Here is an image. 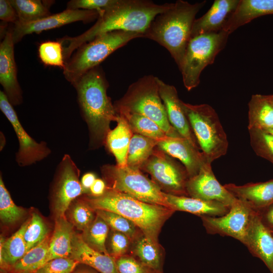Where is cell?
<instances>
[{
    "mask_svg": "<svg viewBox=\"0 0 273 273\" xmlns=\"http://www.w3.org/2000/svg\"><path fill=\"white\" fill-rule=\"evenodd\" d=\"M73 226L65 215L55 218L54 230L49 245V261L56 258L70 257L74 233Z\"/></svg>",
    "mask_w": 273,
    "mask_h": 273,
    "instance_id": "26",
    "label": "cell"
},
{
    "mask_svg": "<svg viewBox=\"0 0 273 273\" xmlns=\"http://www.w3.org/2000/svg\"><path fill=\"white\" fill-rule=\"evenodd\" d=\"M130 240L126 235L113 230L110 240V255L115 260L124 256L127 251Z\"/></svg>",
    "mask_w": 273,
    "mask_h": 273,
    "instance_id": "44",
    "label": "cell"
},
{
    "mask_svg": "<svg viewBox=\"0 0 273 273\" xmlns=\"http://www.w3.org/2000/svg\"><path fill=\"white\" fill-rule=\"evenodd\" d=\"M224 187L236 199L255 211L273 204V179L242 186L228 184Z\"/></svg>",
    "mask_w": 273,
    "mask_h": 273,
    "instance_id": "22",
    "label": "cell"
},
{
    "mask_svg": "<svg viewBox=\"0 0 273 273\" xmlns=\"http://www.w3.org/2000/svg\"><path fill=\"white\" fill-rule=\"evenodd\" d=\"M101 169L109 183L108 188L146 203L170 208L164 192L154 181L145 176L139 168L106 164Z\"/></svg>",
    "mask_w": 273,
    "mask_h": 273,
    "instance_id": "9",
    "label": "cell"
},
{
    "mask_svg": "<svg viewBox=\"0 0 273 273\" xmlns=\"http://www.w3.org/2000/svg\"><path fill=\"white\" fill-rule=\"evenodd\" d=\"M24 214V210L14 203L1 176L0 217L1 220L6 224H12L19 220Z\"/></svg>",
    "mask_w": 273,
    "mask_h": 273,
    "instance_id": "35",
    "label": "cell"
},
{
    "mask_svg": "<svg viewBox=\"0 0 273 273\" xmlns=\"http://www.w3.org/2000/svg\"><path fill=\"white\" fill-rule=\"evenodd\" d=\"M106 189L105 181L100 178H97L90 187L89 191L92 196L99 197L105 193Z\"/></svg>",
    "mask_w": 273,
    "mask_h": 273,
    "instance_id": "47",
    "label": "cell"
},
{
    "mask_svg": "<svg viewBox=\"0 0 273 273\" xmlns=\"http://www.w3.org/2000/svg\"><path fill=\"white\" fill-rule=\"evenodd\" d=\"M171 209L188 212L201 216H220L226 214L230 208L219 202L208 201L189 196L164 193Z\"/></svg>",
    "mask_w": 273,
    "mask_h": 273,
    "instance_id": "24",
    "label": "cell"
},
{
    "mask_svg": "<svg viewBox=\"0 0 273 273\" xmlns=\"http://www.w3.org/2000/svg\"><path fill=\"white\" fill-rule=\"evenodd\" d=\"M206 1L191 4L178 0L157 16L145 32L144 38L154 40L170 54L179 69L182 65L193 25L198 12Z\"/></svg>",
    "mask_w": 273,
    "mask_h": 273,
    "instance_id": "3",
    "label": "cell"
},
{
    "mask_svg": "<svg viewBox=\"0 0 273 273\" xmlns=\"http://www.w3.org/2000/svg\"><path fill=\"white\" fill-rule=\"evenodd\" d=\"M99 13L86 10H68L51 15L41 19L28 23H15L12 29L14 43L19 42L26 35L39 33L44 30L58 28L77 21L88 23L98 19Z\"/></svg>",
    "mask_w": 273,
    "mask_h": 273,
    "instance_id": "14",
    "label": "cell"
},
{
    "mask_svg": "<svg viewBox=\"0 0 273 273\" xmlns=\"http://www.w3.org/2000/svg\"><path fill=\"white\" fill-rule=\"evenodd\" d=\"M84 199L94 210L111 211L129 219L145 236L156 243L162 226L175 211L163 206L143 202L107 187L102 195Z\"/></svg>",
    "mask_w": 273,
    "mask_h": 273,
    "instance_id": "4",
    "label": "cell"
},
{
    "mask_svg": "<svg viewBox=\"0 0 273 273\" xmlns=\"http://www.w3.org/2000/svg\"><path fill=\"white\" fill-rule=\"evenodd\" d=\"M49 235L48 229L42 218L33 213L24 234L27 252L41 243Z\"/></svg>",
    "mask_w": 273,
    "mask_h": 273,
    "instance_id": "37",
    "label": "cell"
},
{
    "mask_svg": "<svg viewBox=\"0 0 273 273\" xmlns=\"http://www.w3.org/2000/svg\"><path fill=\"white\" fill-rule=\"evenodd\" d=\"M73 273H96V272L94 271H92L90 270H87V269H82V270H77Z\"/></svg>",
    "mask_w": 273,
    "mask_h": 273,
    "instance_id": "49",
    "label": "cell"
},
{
    "mask_svg": "<svg viewBox=\"0 0 273 273\" xmlns=\"http://www.w3.org/2000/svg\"><path fill=\"white\" fill-rule=\"evenodd\" d=\"M172 5V3L156 4L148 0H118L100 15L95 24L86 31L75 37L66 36L58 40L62 46L65 62L75 50L101 34L117 30L144 34L154 18Z\"/></svg>",
    "mask_w": 273,
    "mask_h": 273,
    "instance_id": "1",
    "label": "cell"
},
{
    "mask_svg": "<svg viewBox=\"0 0 273 273\" xmlns=\"http://www.w3.org/2000/svg\"><path fill=\"white\" fill-rule=\"evenodd\" d=\"M198 145L206 160L211 163L226 154V134L215 110L209 105H192L181 101Z\"/></svg>",
    "mask_w": 273,
    "mask_h": 273,
    "instance_id": "7",
    "label": "cell"
},
{
    "mask_svg": "<svg viewBox=\"0 0 273 273\" xmlns=\"http://www.w3.org/2000/svg\"><path fill=\"white\" fill-rule=\"evenodd\" d=\"M157 147L167 155L180 160L189 178L196 175L207 162L202 153L183 137L168 136L159 141Z\"/></svg>",
    "mask_w": 273,
    "mask_h": 273,
    "instance_id": "18",
    "label": "cell"
},
{
    "mask_svg": "<svg viewBox=\"0 0 273 273\" xmlns=\"http://www.w3.org/2000/svg\"><path fill=\"white\" fill-rule=\"evenodd\" d=\"M254 256L261 259L273 273V233L261 222L255 211L243 243Z\"/></svg>",
    "mask_w": 273,
    "mask_h": 273,
    "instance_id": "19",
    "label": "cell"
},
{
    "mask_svg": "<svg viewBox=\"0 0 273 273\" xmlns=\"http://www.w3.org/2000/svg\"><path fill=\"white\" fill-rule=\"evenodd\" d=\"M134 251L141 262L151 269L161 272V257L158 243L144 235L138 240Z\"/></svg>",
    "mask_w": 273,
    "mask_h": 273,
    "instance_id": "34",
    "label": "cell"
},
{
    "mask_svg": "<svg viewBox=\"0 0 273 273\" xmlns=\"http://www.w3.org/2000/svg\"><path fill=\"white\" fill-rule=\"evenodd\" d=\"M109 228L107 223L96 214L94 220L83 231L81 236L90 247L103 254L110 255L106 248Z\"/></svg>",
    "mask_w": 273,
    "mask_h": 273,
    "instance_id": "32",
    "label": "cell"
},
{
    "mask_svg": "<svg viewBox=\"0 0 273 273\" xmlns=\"http://www.w3.org/2000/svg\"><path fill=\"white\" fill-rule=\"evenodd\" d=\"M27 219L9 238H1L0 261L1 269L8 271L27 252L24 234L29 223Z\"/></svg>",
    "mask_w": 273,
    "mask_h": 273,
    "instance_id": "27",
    "label": "cell"
},
{
    "mask_svg": "<svg viewBox=\"0 0 273 273\" xmlns=\"http://www.w3.org/2000/svg\"><path fill=\"white\" fill-rule=\"evenodd\" d=\"M96 214L103 219L112 230L121 233L130 240L136 237L140 230L132 221L117 213L103 210H95Z\"/></svg>",
    "mask_w": 273,
    "mask_h": 273,
    "instance_id": "36",
    "label": "cell"
},
{
    "mask_svg": "<svg viewBox=\"0 0 273 273\" xmlns=\"http://www.w3.org/2000/svg\"><path fill=\"white\" fill-rule=\"evenodd\" d=\"M0 19L14 24L18 21L17 13L9 0L0 1Z\"/></svg>",
    "mask_w": 273,
    "mask_h": 273,
    "instance_id": "45",
    "label": "cell"
},
{
    "mask_svg": "<svg viewBox=\"0 0 273 273\" xmlns=\"http://www.w3.org/2000/svg\"><path fill=\"white\" fill-rule=\"evenodd\" d=\"M16 10L17 22L28 23L34 22L51 15L49 7L51 1L41 0H9Z\"/></svg>",
    "mask_w": 273,
    "mask_h": 273,
    "instance_id": "31",
    "label": "cell"
},
{
    "mask_svg": "<svg viewBox=\"0 0 273 273\" xmlns=\"http://www.w3.org/2000/svg\"><path fill=\"white\" fill-rule=\"evenodd\" d=\"M7 271L3 269H1V273H7Z\"/></svg>",
    "mask_w": 273,
    "mask_h": 273,
    "instance_id": "52",
    "label": "cell"
},
{
    "mask_svg": "<svg viewBox=\"0 0 273 273\" xmlns=\"http://www.w3.org/2000/svg\"><path fill=\"white\" fill-rule=\"evenodd\" d=\"M255 211L262 224L273 233V204Z\"/></svg>",
    "mask_w": 273,
    "mask_h": 273,
    "instance_id": "46",
    "label": "cell"
},
{
    "mask_svg": "<svg viewBox=\"0 0 273 273\" xmlns=\"http://www.w3.org/2000/svg\"><path fill=\"white\" fill-rule=\"evenodd\" d=\"M0 109L12 125L18 138L19 148L16 154V161L18 165H31L42 160L51 153L46 142L37 143L25 130L3 91L0 92Z\"/></svg>",
    "mask_w": 273,
    "mask_h": 273,
    "instance_id": "13",
    "label": "cell"
},
{
    "mask_svg": "<svg viewBox=\"0 0 273 273\" xmlns=\"http://www.w3.org/2000/svg\"><path fill=\"white\" fill-rule=\"evenodd\" d=\"M159 92L168 120L179 135L199 149L196 138L178 96L175 87L157 78Z\"/></svg>",
    "mask_w": 273,
    "mask_h": 273,
    "instance_id": "17",
    "label": "cell"
},
{
    "mask_svg": "<svg viewBox=\"0 0 273 273\" xmlns=\"http://www.w3.org/2000/svg\"><path fill=\"white\" fill-rule=\"evenodd\" d=\"M94 211L84 199L78 200L70 210V222L78 230L83 231L95 219Z\"/></svg>",
    "mask_w": 273,
    "mask_h": 273,
    "instance_id": "40",
    "label": "cell"
},
{
    "mask_svg": "<svg viewBox=\"0 0 273 273\" xmlns=\"http://www.w3.org/2000/svg\"><path fill=\"white\" fill-rule=\"evenodd\" d=\"M79 263L70 257H60L52 259L33 273H72Z\"/></svg>",
    "mask_w": 273,
    "mask_h": 273,
    "instance_id": "41",
    "label": "cell"
},
{
    "mask_svg": "<svg viewBox=\"0 0 273 273\" xmlns=\"http://www.w3.org/2000/svg\"><path fill=\"white\" fill-rule=\"evenodd\" d=\"M271 14H273V0H239L222 30L231 34L253 19Z\"/></svg>",
    "mask_w": 273,
    "mask_h": 273,
    "instance_id": "23",
    "label": "cell"
},
{
    "mask_svg": "<svg viewBox=\"0 0 273 273\" xmlns=\"http://www.w3.org/2000/svg\"><path fill=\"white\" fill-rule=\"evenodd\" d=\"M255 211L238 200L229 211L220 216H203V224L207 232L232 237L244 243L246 233Z\"/></svg>",
    "mask_w": 273,
    "mask_h": 273,
    "instance_id": "11",
    "label": "cell"
},
{
    "mask_svg": "<svg viewBox=\"0 0 273 273\" xmlns=\"http://www.w3.org/2000/svg\"><path fill=\"white\" fill-rule=\"evenodd\" d=\"M144 37L137 32L117 30L95 37L79 47L65 63L63 74L72 85L90 69L100 64L110 54L132 39Z\"/></svg>",
    "mask_w": 273,
    "mask_h": 273,
    "instance_id": "6",
    "label": "cell"
},
{
    "mask_svg": "<svg viewBox=\"0 0 273 273\" xmlns=\"http://www.w3.org/2000/svg\"><path fill=\"white\" fill-rule=\"evenodd\" d=\"M78 104L89 134V148L97 149L105 144L111 121H116L114 104L107 94L108 83L99 66L81 76L73 85Z\"/></svg>",
    "mask_w": 273,
    "mask_h": 273,
    "instance_id": "2",
    "label": "cell"
},
{
    "mask_svg": "<svg viewBox=\"0 0 273 273\" xmlns=\"http://www.w3.org/2000/svg\"><path fill=\"white\" fill-rule=\"evenodd\" d=\"M38 56L46 65L59 67L63 70L65 67L63 48L59 40L42 42L38 48Z\"/></svg>",
    "mask_w": 273,
    "mask_h": 273,
    "instance_id": "39",
    "label": "cell"
},
{
    "mask_svg": "<svg viewBox=\"0 0 273 273\" xmlns=\"http://www.w3.org/2000/svg\"><path fill=\"white\" fill-rule=\"evenodd\" d=\"M230 35L222 30L190 38L179 69L184 85L188 90L199 85L201 72L213 63L216 56L225 47Z\"/></svg>",
    "mask_w": 273,
    "mask_h": 273,
    "instance_id": "8",
    "label": "cell"
},
{
    "mask_svg": "<svg viewBox=\"0 0 273 273\" xmlns=\"http://www.w3.org/2000/svg\"><path fill=\"white\" fill-rule=\"evenodd\" d=\"M96 179V175L92 172H87L82 176L80 183L84 192L89 191Z\"/></svg>",
    "mask_w": 273,
    "mask_h": 273,
    "instance_id": "48",
    "label": "cell"
},
{
    "mask_svg": "<svg viewBox=\"0 0 273 273\" xmlns=\"http://www.w3.org/2000/svg\"><path fill=\"white\" fill-rule=\"evenodd\" d=\"M140 168L149 173L166 193L188 196L186 187L189 177L186 168L161 150H154Z\"/></svg>",
    "mask_w": 273,
    "mask_h": 273,
    "instance_id": "10",
    "label": "cell"
},
{
    "mask_svg": "<svg viewBox=\"0 0 273 273\" xmlns=\"http://www.w3.org/2000/svg\"><path fill=\"white\" fill-rule=\"evenodd\" d=\"M265 131L268 132L273 134V128L269 129V130H268L267 131Z\"/></svg>",
    "mask_w": 273,
    "mask_h": 273,
    "instance_id": "51",
    "label": "cell"
},
{
    "mask_svg": "<svg viewBox=\"0 0 273 273\" xmlns=\"http://www.w3.org/2000/svg\"><path fill=\"white\" fill-rule=\"evenodd\" d=\"M12 29L6 33L0 44V83L12 106L23 102L22 90L17 78Z\"/></svg>",
    "mask_w": 273,
    "mask_h": 273,
    "instance_id": "16",
    "label": "cell"
},
{
    "mask_svg": "<svg viewBox=\"0 0 273 273\" xmlns=\"http://www.w3.org/2000/svg\"><path fill=\"white\" fill-rule=\"evenodd\" d=\"M58 165L52 196L56 217L65 216L71 203L84 193L80 170L70 156L65 154Z\"/></svg>",
    "mask_w": 273,
    "mask_h": 273,
    "instance_id": "12",
    "label": "cell"
},
{
    "mask_svg": "<svg viewBox=\"0 0 273 273\" xmlns=\"http://www.w3.org/2000/svg\"><path fill=\"white\" fill-rule=\"evenodd\" d=\"M116 121L117 125L108 133L105 144L115 157L116 165L124 167L127 166L128 149L133 132L123 116L117 114Z\"/></svg>",
    "mask_w": 273,
    "mask_h": 273,
    "instance_id": "25",
    "label": "cell"
},
{
    "mask_svg": "<svg viewBox=\"0 0 273 273\" xmlns=\"http://www.w3.org/2000/svg\"><path fill=\"white\" fill-rule=\"evenodd\" d=\"M249 131L250 144L255 153L273 163V134L257 129Z\"/></svg>",
    "mask_w": 273,
    "mask_h": 273,
    "instance_id": "38",
    "label": "cell"
},
{
    "mask_svg": "<svg viewBox=\"0 0 273 273\" xmlns=\"http://www.w3.org/2000/svg\"><path fill=\"white\" fill-rule=\"evenodd\" d=\"M115 262L118 273H161L130 256H121L116 259Z\"/></svg>",
    "mask_w": 273,
    "mask_h": 273,
    "instance_id": "43",
    "label": "cell"
},
{
    "mask_svg": "<svg viewBox=\"0 0 273 273\" xmlns=\"http://www.w3.org/2000/svg\"><path fill=\"white\" fill-rule=\"evenodd\" d=\"M157 77L146 75L128 87L114 106L116 114H138L156 123L168 136L181 137L170 124L160 96Z\"/></svg>",
    "mask_w": 273,
    "mask_h": 273,
    "instance_id": "5",
    "label": "cell"
},
{
    "mask_svg": "<svg viewBox=\"0 0 273 273\" xmlns=\"http://www.w3.org/2000/svg\"><path fill=\"white\" fill-rule=\"evenodd\" d=\"M50 235L31 248L7 271L10 273H33L49 261Z\"/></svg>",
    "mask_w": 273,
    "mask_h": 273,
    "instance_id": "29",
    "label": "cell"
},
{
    "mask_svg": "<svg viewBox=\"0 0 273 273\" xmlns=\"http://www.w3.org/2000/svg\"><path fill=\"white\" fill-rule=\"evenodd\" d=\"M268 97H269V100H270L271 103L273 105V95H268Z\"/></svg>",
    "mask_w": 273,
    "mask_h": 273,
    "instance_id": "50",
    "label": "cell"
},
{
    "mask_svg": "<svg viewBox=\"0 0 273 273\" xmlns=\"http://www.w3.org/2000/svg\"><path fill=\"white\" fill-rule=\"evenodd\" d=\"M186 189L189 197L219 202L229 208L237 200L217 180L211 163L208 162L203 165L196 175L189 178Z\"/></svg>",
    "mask_w": 273,
    "mask_h": 273,
    "instance_id": "15",
    "label": "cell"
},
{
    "mask_svg": "<svg viewBox=\"0 0 273 273\" xmlns=\"http://www.w3.org/2000/svg\"><path fill=\"white\" fill-rule=\"evenodd\" d=\"M69 257L79 263L93 267L100 273H118L114 258L94 249L85 242L81 235L75 232Z\"/></svg>",
    "mask_w": 273,
    "mask_h": 273,
    "instance_id": "21",
    "label": "cell"
},
{
    "mask_svg": "<svg viewBox=\"0 0 273 273\" xmlns=\"http://www.w3.org/2000/svg\"><path fill=\"white\" fill-rule=\"evenodd\" d=\"M248 108V129L267 131L273 128V105L268 95H252Z\"/></svg>",
    "mask_w": 273,
    "mask_h": 273,
    "instance_id": "28",
    "label": "cell"
},
{
    "mask_svg": "<svg viewBox=\"0 0 273 273\" xmlns=\"http://www.w3.org/2000/svg\"><path fill=\"white\" fill-rule=\"evenodd\" d=\"M159 141L133 133L127 156V166L140 169L157 146Z\"/></svg>",
    "mask_w": 273,
    "mask_h": 273,
    "instance_id": "30",
    "label": "cell"
},
{
    "mask_svg": "<svg viewBox=\"0 0 273 273\" xmlns=\"http://www.w3.org/2000/svg\"><path fill=\"white\" fill-rule=\"evenodd\" d=\"M239 0H215L208 11L195 20L191 38L204 34L217 33L237 8Z\"/></svg>",
    "mask_w": 273,
    "mask_h": 273,
    "instance_id": "20",
    "label": "cell"
},
{
    "mask_svg": "<svg viewBox=\"0 0 273 273\" xmlns=\"http://www.w3.org/2000/svg\"><path fill=\"white\" fill-rule=\"evenodd\" d=\"M117 2L118 0H71L67 3L66 9L96 11L100 15Z\"/></svg>",
    "mask_w": 273,
    "mask_h": 273,
    "instance_id": "42",
    "label": "cell"
},
{
    "mask_svg": "<svg viewBox=\"0 0 273 273\" xmlns=\"http://www.w3.org/2000/svg\"><path fill=\"white\" fill-rule=\"evenodd\" d=\"M127 120L133 133L139 134L160 141L167 136L165 132L154 121L138 114H119Z\"/></svg>",
    "mask_w": 273,
    "mask_h": 273,
    "instance_id": "33",
    "label": "cell"
}]
</instances>
